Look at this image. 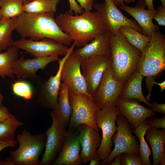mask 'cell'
<instances>
[{
    "label": "cell",
    "mask_w": 165,
    "mask_h": 165,
    "mask_svg": "<svg viewBox=\"0 0 165 165\" xmlns=\"http://www.w3.org/2000/svg\"><path fill=\"white\" fill-rule=\"evenodd\" d=\"M151 37L142 52L136 70L143 77L156 78L165 70V37L159 29Z\"/></svg>",
    "instance_id": "277c9868"
},
{
    "label": "cell",
    "mask_w": 165,
    "mask_h": 165,
    "mask_svg": "<svg viewBox=\"0 0 165 165\" xmlns=\"http://www.w3.org/2000/svg\"><path fill=\"white\" fill-rule=\"evenodd\" d=\"M119 30L130 44L141 53L152 39L151 37L146 36L129 26L123 27Z\"/></svg>",
    "instance_id": "83f0119b"
},
{
    "label": "cell",
    "mask_w": 165,
    "mask_h": 165,
    "mask_svg": "<svg viewBox=\"0 0 165 165\" xmlns=\"http://www.w3.org/2000/svg\"><path fill=\"white\" fill-rule=\"evenodd\" d=\"M33 0H22L24 3H27L29 2H31Z\"/></svg>",
    "instance_id": "c3c4849f"
},
{
    "label": "cell",
    "mask_w": 165,
    "mask_h": 165,
    "mask_svg": "<svg viewBox=\"0 0 165 165\" xmlns=\"http://www.w3.org/2000/svg\"><path fill=\"white\" fill-rule=\"evenodd\" d=\"M55 20L61 29L79 47L84 46L96 37L108 31L105 22L96 11L83 9L81 14L75 15L66 11L56 16Z\"/></svg>",
    "instance_id": "6da1fadb"
},
{
    "label": "cell",
    "mask_w": 165,
    "mask_h": 165,
    "mask_svg": "<svg viewBox=\"0 0 165 165\" xmlns=\"http://www.w3.org/2000/svg\"><path fill=\"white\" fill-rule=\"evenodd\" d=\"M46 138L45 133L32 135L24 129L16 137L18 148L10 151L13 165H39V157L45 149Z\"/></svg>",
    "instance_id": "5b68a950"
},
{
    "label": "cell",
    "mask_w": 165,
    "mask_h": 165,
    "mask_svg": "<svg viewBox=\"0 0 165 165\" xmlns=\"http://www.w3.org/2000/svg\"><path fill=\"white\" fill-rule=\"evenodd\" d=\"M152 150L153 165H165V129L151 127L145 134Z\"/></svg>",
    "instance_id": "7402d4cb"
},
{
    "label": "cell",
    "mask_w": 165,
    "mask_h": 165,
    "mask_svg": "<svg viewBox=\"0 0 165 165\" xmlns=\"http://www.w3.org/2000/svg\"><path fill=\"white\" fill-rule=\"evenodd\" d=\"M110 45L114 73L119 80L124 82L136 70L142 53L130 44L119 30L111 34Z\"/></svg>",
    "instance_id": "3957f363"
},
{
    "label": "cell",
    "mask_w": 165,
    "mask_h": 165,
    "mask_svg": "<svg viewBox=\"0 0 165 165\" xmlns=\"http://www.w3.org/2000/svg\"><path fill=\"white\" fill-rule=\"evenodd\" d=\"M118 128L113 135L112 140L114 148L108 156L100 164H110L117 155L129 153L139 155L138 140L132 134L131 127L123 116L118 114L116 119Z\"/></svg>",
    "instance_id": "52a82bcc"
},
{
    "label": "cell",
    "mask_w": 165,
    "mask_h": 165,
    "mask_svg": "<svg viewBox=\"0 0 165 165\" xmlns=\"http://www.w3.org/2000/svg\"><path fill=\"white\" fill-rule=\"evenodd\" d=\"M161 4L164 7H165V0H160Z\"/></svg>",
    "instance_id": "681fc988"
},
{
    "label": "cell",
    "mask_w": 165,
    "mask_h": 165,
    "mask_svg": "<svg viewBox=\"0 0 165 165\" xmlns=\"http://www.w3.org/2000/svg\"><path fill=\"white\" fill-rule=\"evenodd\" d=\"M70 5V9L69 12L72 14L74 12L75 15L81 14L83 10L76 1V0H68Z\"/></svg>",
    "instance_id": "8d00e7d4"
},
{
    "label": "cell",
    "mask_w": 165,
    "mask_h": 165,
    "mask_svg": "<svg viewBox=\"0 0 165 165\" xmlns=\"http://www.w3.org/2000/svg\"><path fill=\"white\" fill-rule=\"evenodd\" d=\"M146 4L148 7V9L154 10L155 9L153 3V0H144Z\"/></svg>",
    "instance_id": "ee69618b"
},
{
    "label": "cell",
    "mask_w": 165,
    "mask_h": 165,
    "mask_svg": "<svg viewBox=\"0 0 165 165\" xmlns=\"http://www.w3.org/2000/svg\"><path fill=\"white\" fill-rule=\"evenodd\" d=\"M111 63V55L94 56L82 60L81 70L91 98L105 72Z\"/></svg>",
    "instance_id": "9a60e30c"
},
{
    "label": "cell",
    "mask_w": 165,
    "mask_h": 165,
    "mask_svg": "<svg viewBox=\"0 0 165 165\" xmlns=\"http://www.w3.org/2000/svg\"><path fill=\"white\" fill-rule=\"evenodd\" d=\"M13 46L24 50L35 57L65 55L69 49L66 46L48 38L34 40L22 38L14 41Z\"/></svg>",
    "instance_id": "4fadbf2b"
},
{
    "label": "cell",
    "mask_w": 165,
    "mask_h": 165,
    "mask_svg": "<svg viewBox=\"0 0 165 165\" xmlns=\"http://www.w3.org/2000/svg\"><path fill=\"white\" fill-rule=\"evenodd\" d=\"M156 10V12L154 15L153 19L155 20L157 22L158 25L165 26V7L160 4Z\"/></svg>",
    "instance_id": "d590c367"
},
{
    "label": "cell",
    "mask_w": 165,
    "mask_h": 165,
    "mask_svg": "<svg viewBox=\"0 0 165 165\" xmlns=\"http://www.w3.org/2000/svg\"><path fill=\"white\" fill-rule=\"evenodd\" d=\"M22 0H0V11L2 18L17 17L24 12Z\"/></svg>",
    "instance_id": "f546056e"
},
{
    "label": "cell",
    "mask_w": 165,
    "mask_h": 165,
    "mask_svg": "<svg viewBox=\"0 0 165 165\" xmlns=\"http://www.w3.org/2000/svg\"><path fill=\"white\" fill-rule=\"evenodd\" d=\"M12 89L14 94L26 100H29L32 97L31 87L26 82L19 81L15 82L12 85Z\"/></svg>",
    "instance_id": "1f68e13d"
},
{
    "label": "cell",
    "mask_w": 165,
    "mask_h": 165,
    "mask_svg": "<svg viewBox=\"0 0 165 165\" xmlns=\"http://www.w3.org/2000/svg\"><path fill=\"white\" fill-rule=\"evenodd\" d=\"M11 114L7 108L3 104L0 105V122L7 119Z\"/></svg>",
    "instance_id": "ab89813d"
},
{
    "label": "cell",
    "mask_w": 165,
    "mask_h": 165,
    "mask_svg": "<svg viewBox=\"0 0 165 165\" xmlns=\"http://www.w3.org/2000/svg\"><path fill=\"white\" fill-rule=\"evenodd\" d=\"M60 0H33L24 3V12L31 14L55 13Z\"/></svg>",
    "instance_id": "484cf974"
},
{
    "label": "cell",
    "mask_w": 165,
    "mask_h": 165,
    "mask_svg": "<svg viewBox=\"0 0 165 165\" xmlns=\"http://www.w3.org/2000/svg\"><path fill=\"white\" fill-rule=\"evenodd\" d=\"M59 56L54 55L29 59H25L23 56L18 58L13 63L14 75L18 78L28 77L37 79V71L40 69L44 70L48 64L52 62L59 61L61 59Z\"/></svg>",
    "instance_id": "d6986e66"
},
{
    "label": "cell",
    "mask_w": 165,
    "mask_h": 165,
    "mask_svg": "<svg viewBox=\"0 0 165 165\" xmlns=\"http://www.w3.org/2000/svg\"><path fill=\"white\" fill-rule=\"evenodd\" d=\"M69 92L68 85L64 82L61 83L58 104L55 110L57 113L60 125L65 130L68 126L72 114V109L69 97Z\"/></svg>",
    "instance_id": "cb8c5ba5"
},
{
    "label": "cell",
    "mask_w": 165,
    "mask_h": 165,
    "mask_svg": "<svg viewBox=\"0 0 165 165\" xmlns=\"http://www.w3.org/2000/svg\"><path fill=\"white\" fill-rule=\"evenodd\" d=\"M17 144L14 140H4L0 139V152L8 147H14Z\"/></svg>",
    "instance_id": "60d3db41"
},
{
    "label": "cell",
    "mask_w": 165,
    "mask_h": 165,
    "mask_svg": "<svg viewBox=\"0 0 165 165\" xmlns=\"http://www.w3.org/2000/svg\"><path fill=\"white\" fill-rule=\"evenodd\" d=\"M82 61V59L73 50L63 65L61 81L68 85L69 91L76 94H84L90 97L81 70Z\"/></svg>",
    "instance_id": "7c38bea8"
},
{
    "label": "cell",
    "mask_w": 165,
    "mask_h": 165,
    "mask_svg": "<svg viewBox=\"0 0 165 165\" xmlns=\"http://www.w3.org/2000/svg\"><path fill=\"white\" fill-rule=\"evenodd\" d=\"M23 125L16 117L11 114L5 121L0 122V139L4 140H14L15 132L20 126Z\"/></svg>",
    "instance_id": "4dcf8cb0"
},
{
    "label": "cell",
    "mask_w": 165,
    "mask_h": 165,
    "mask_svg": "<svg viewBox=\"0 0 165 165\" xmlns=\"http://www.w3.org/2000/svg\"><path fill=\"white\" fill-rule=\"evenodd\" d=\"M122 154L116 156L114 159V160L111 162L110 165H120Z\"/></svg>",
    "instance_id": "b9f144b4"
},
{
    "label": "cell",
    "mask_w": 165,
    "mask_h": 165,
    "mask_svg": "<svg viewBox=\"0 0 165 165\" xmlns=\"http://www.w3.org/2000/svg\"><path fill=\"white\" fill-rule=\"evenodd\" d=\"M140 102L137 99L123 100L118 98L116 102L119 114L126 118L134 130L147 118L155 114L150 108L143 106Z\"/></svg>",
    "instance_id": "2e32d148"
},
{
    "label": "cell",
    "mask_w": 165,
    "mask_h": 165,
    "mask_svg": "<svg viewBox=\"0 0 165 165\" xmlns=\"http://www.w3.org/2000/svg\"><path fill=\"white\" fill-rule=\"evenodd\" d=\"M69 97L72 114L66 131L72 129H76L81 124H85L99 132L100 128L96 123L95 114L100 108L91 98L84 94H76L70 91Z\"/></svg>",
    "instance_id": "8992f818"
},
{
    "label": "cell",
    "mask_w": 165,
    "mask_h": 165,
    "mask_svg": "<svg viewBox=\"0 0 165 165\" xmlns=\"http://www.w3.org/2000/svg\"><path fill=\"white\" fill-rule=\"evenodd\" d=\"M3 99V97L2 94L0 93V105H2V101Z\"/></svg>",
    "instance_id": "7dc6e473"
},
{
    "label": "cell",
    "mask_w": 165,
    "mask_h": 165,
    "mask_svg": "<svg viewBox=\"0 0 165 165\" xmlns=\"http://www.w3.org/2000/svg\"><path fill=\"white\" fill-rule=\"evenodd\" d=\"M143 77L137 70L134 71L125 82L119 98L123 100L137 99L150 108L151 103L145 97L142 91Z\"/></svg>",
    "instance_id": "603a6c76"
},
{
    "label": "cell",
    "mask_w": 165,
    "mask_h": 165,
    "mask_svg": "<svg viewBox=\"0 0 165 165\" xmlns=\"http://www.w3.org/2000/svg\"><path fill=\"white\" fill-rule=\"evenodd\" d=\"M50 115L52 124L45 132L46 137L45 151L40 160L39 165L52 164L61 148L66 131L60 124L56 110L52 111Z\"/></svg>",
    "instance_id": "5bb4252c"
},
{
    "label": "cell",
    "mask_w": 165,
    "mask_h": 165,
    "mask_svg": "<svg viewBox=\"0 0 165 165\" xmlns=\"http://www.w3.org/2000/svg\"><path fill=\"white\" fill-rule=\"evenodd\" d=\"M19 49L12 46L4 52H0V76L13 77V66L19 55Z\"/></svg>",
    "instance_id": "d4e9b609"
},
{
    "label": "cell",
    "mask_w": 165,
    "mask_h": 165,
    "mask_svg": "<svg viewBox=\"0 0 165 165\" xmlns=\"http://www.w3.org/2000/svg\"><path fill=\"white\" fill-rule=\"evenodd\" d=\"M81 9L87 11H92L96 0H77Z\"/></svg>",
    "instance_id": "74e56055"
},
{
    "label": "cell",
    "mask_w": 165,
    "mask_h": 165,
    "mask_svg": "<svg viewBox=\"0 0 165 165\" xmlns=\"http://www.w3.org/2000/svg\"><path fill=\"white\" fill-rule=\"evenodd\" d=\"M72 129L65 133L61 148L53 165H81V147L78 132Z\"/></svg>",
    "instance_id": "ac0fdd59"
},
{
    "label": "cell",
    "mask_w": 165,
    "mask_h": 165,
    "mask_svg": "<svg viewBox=\"0 0 165 165\" xmlns=\"http://www.w3.org/2000/svg\"><path fill=\"white\" fill-rule=\"evenodd\" d=\"M147 120H145L135 129H132V132L135 134L139 141V153L143 165H151L149 160L151 152L145 138V132L151 128L147 125Z\"/></svg>",
    "instance_id": "f1b7e54d"
},
{
    "label": "cell",
    "mask_w": 165,
    "mask_h": 165,
    "mask_svg": "<svg viewBox=\"0 0 165 165\" xmlns=\"http://www.w3.org/2000/svg\"><path fill=\"white\" fill-rule=\"evenodd\" d=\"M75 46V43L74 42L64 56L58 61L59 67L56 74L54 76L51 75L48 80L39 82V86L36 95V101L43 108L52 110L56 109L61 83V75L62 68Z\"/></svg>",
    "instance_id": "30bf717a"
},
{
    "label": "cell",
    "mask_w": 165,
    "mask_h": 165,
    "mask_svg": "<svg viewBox=\"0 0 165 165\" xmlns=\"http://www.w3.org/2000/svg\"><path fill=\"white\" fill-rule=\"evenodd\" d=\"M119 114L116 106L105 107L97 110L95 114L96 123L102 132V140L97 151V156L102 161L112 152L113 145L112 138L117 130L116 119Z\"/></svg>",
    "instance_id": "ba28073f"
},
{
    "label": "cell",
    "mask_w": 165,
    "mask_h": 165,
    "mask_svg": "<svg viewBox=\"0 0 165 165\" xmlns=\"http://www.w3.org/2000/svg\"><path fill=\"white\" fill-rule=\"evenodd\" d=\"M93 9L100 14L111 34L125 26L131 27L143 34L142 28L137 23L123 15L112 0H104L102 3H95Z\"/></svg>",
    "instance_id": "8fae6325"
},
{
    "label": "cell",
    "mask_w": 165,
    "mask_h": 165,
    "mask_svg": "<svg viewBox=\"0 0 165 165\" xmlns=\"http://www.w3.org/2000/svg\"><path fill=\"white\" fill-rule=\"evenodd\" d=\"M0 165H13L10 157L3 161H0Z\"/></svg>",
    "instance_id": "f6af8a7d"
},
{
    "label": "cell",
    "mask_w": 165,
    "mask_h": 165,
    "mask_svg": "<svg viewBox=\"0 0 165 165\" xmlns=\"http://www.w3.org/2000/svg\"><path fill=\"white\" fill-rule=\"evenodd\" d=\"M77 129L81 147V160L82 164H85L97 157V151L101 144L102 137L99 132L86 124H81Z\"/></svg>",
    "instance_id": "e0dca14e"
},
{
    "label": "cell",
    "mask_w": 165,
    "mask_h": 165,
    "mask_svg": "<svg viewBox=\"0 0 165 165\" xmlns=\"http://www.w3.org/2000/svg\"><path fill=\"white\" fill-rule=\"evenodd\" d=\"M111 36L109 31L107 32L96 37L89 43L75 51L82 60L94 56L111 55Z\"/></svg>",
    "instance_id": "44dd1931"
},
{
    "label": "cell",
    "mask_w": 165,
    "mask_h": 165,
    "mask_svg": "<svg viewBox=\"0 0 165 165\" xmlns=\"http://www.w3.org/2000/svg\"><path fill=\"white\" fill-rule=\"evenodd\" d=\"M21 38L34 40L45 38L66 46L72 41L57 24L55 13L31 14L23 12L17 17L15 30Z\"/></svg>",
    "instance_id": "7a4b0ae2"
},
{
    "label": "cell",
    "mask_w": 165,
    "mask_h": 165,
    "mask_svg": "<svg viewBox=\"0 0 165 165\" xmlns=\"http://www.w3.org/2000/svg\"><path fill=\"white\" fill-rule=\"evenodd\" d=\"M124 83L115 76L111 63L105 72L92 96L93 101L100 109L107 106H116Z\"/></svg>",
    "instance_id": "9c48e42d"
},
{
    "label": "cell",
    "mask_w": 165,
    "mask_h": 165,
    "mask_svg": "<svg viewBox=\"0 0 165 165\" xmlns=\"http://www.w3.org/2000/svg\"><path fill=\"white\" fill-rule=\"evenodd\" d=\"M16 18L0 20V52L13 45L12 33L15 30Z\"/></svg>",
    "instance_id": "4316f807"
},
{
    "label": "cell",
    "mask_w": 165,
    "mask_h": 165,
    "mask_svg": "<svg viewBox=\"0 0 165 165\" xmlns=\"http://www.w3.org/2000/svg\"><path fill=\"white\" fill-rule=\"evenodd\" d=\"M155 78L153 77H146L145 79L146 88L148 91V94L145 98L148 101L150 100L152 93V88L154 84H157L160 88V92H162L165 89V81L161 82H157L155 80Z\"/></svg>",
    "instance_id": "836d02e7"
},
{
    "label": "cell",
    "mask_w": 165,
    "mask_h": 165,
    "mask_svg": "<svg viewBox=\"0 0 165 165\" xmlns=\"http://www.w3.org/2000/svg\"><path fill=\"white\" fill-rule=\"evenodd\" d=\"M2 18V16L1 13L0 11V20Z\"/></svg>",
    "instance_id": "f907efd6"
},
{
    "label": "cell",
    "mask_w": 165,
    "mask_h": 165,
    "mask_svg": "<svg viewBox=\"0 0 165 165\" xmlns=\"http://www.w3.org/2000/svg\"><path fill=\"white\" fill-rule=\"evenodd\" d=\"M147 120V125L150 127H154L156 129H165V115L160 118L152 117Z\"/></svg>",
    "instance_id": "e575fe53"
},
{
    "label": "cell",
    "mask_w": 165,
    "mask_h": 165,
    "mask_svg": "<svg viewBox=\"0 0 165 165\" xmlns=\"http://www.w3.org/2000/svg\"><path fill=\"white\" fill-rule=\"evenodd\" d=\"M101 160L97 156L96 158L91 159L90 161V165H98L100 164Z\"/></svg>",
    "instance_id": "bcb514c9"
},
{
    "label": "cell",
    "mask_w": 165,
    "mask_h": 165,
    "mask_svg": "<svg viewBox=\"0 0 165 165\" xmlns=\"http://www.w3.org/2000/svg\"><path fill=\"white\" fill-rule=\"evenodd\" d=\"M120 165H143V164L139 155L124 153L122 154Z\"/></svg>",
    "instance_id": "d6a6232c"
},
{
    "label": "cell",
    "mask_w": 165,
    "mask_h": 165,
    "mask_svg": "<svg viewBox=\"0 0 165 165\" xmlns=\"http://www.w3.org/2000/svg\"><path fill=\"white\" fill-rule=\"evenodd\" d=\"M120 6V9L134 18L142 28L144 35L151 37L154 32L159 29V25L152 22L156 10L146 9L147 6L144 0H139L135 7L128 6L124 3Z\"/></svg>",
    "instance_id": "ffe728a7"
},
{
    "label": "cell",
    "mask_w": 165,
    "mask_h": 165,
    "mask_svg": "<svg viewBox=\"0 0 165 165\" xmlns=\"http://www.w3.org/2000/svg\"><path fill=\"white\" fill-rule=\"evenodd\" d=\"M151 107L150 108L152 112L161 113L165 115V103L159 104L154 101L151 103Z\"/></svg>",
    "instance_id": "f35d334b"
},
{
    "label": "cell",
    "mask_w": 165,
    "mask_h": 165,
    "mask_svg": "<svg viewBox=\"0 0 165 165\" xmlns=\"http://www.w3.org/2000/svg\"><path fill=\"white\" fill-rule=\"evenodd\" d=\"M136 0H112L115 5L117 6L124 3V2L129 3L132 2H134Z\"/></svg>",
    "instance_id": "7bdbcfd3"
}]
</instances>
